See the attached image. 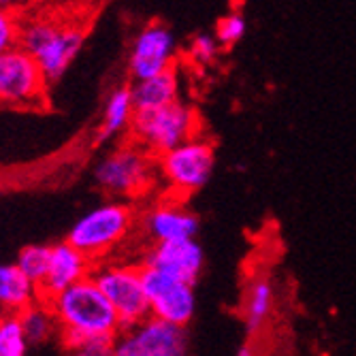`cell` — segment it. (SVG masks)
Masks as SVG:
<instances>
[{
  "mask_svg": "<svg viewBox=\"0 0 356 356\" xmlns=\"http://www.w3.org/2000/svg\"><path fill=\"white\" fill-rule=\"evenodd\" d=\"M30 343L17 312L0 316V356H24Z\"/></svg>",
  "mask_w": 356,
  "mask_h": 356,
  "instance_id": "ffe728a7",
  "label": "cell"
},
{
  "mask_svg": "<svg viewBox=\"0 0 356 356\" xmlns=\"http://www.w3.org/2000/svg\"><path fill=\"white\" fill-rule=\"evenodd\" d=\"M22 325L30 346H45L58 337V320L45 299H37L19 312Z\"/></svg>",
  "mask_w": 356,
  "mask_h": 356,
  "instance_id": "d6986e66",
  "label": "cell"
},
{
  "mask_svg": "<svg viewBox=\"0 0 356 356\" xmlns=\"http://www.w3.org/2000/svg\"><path fill=\"white\" fill-rule=\"evenodd\" d=\"M58 320V339L64 350H71L81 337L88 335H118L122 325L120 318L92 280V275L64 288L62 293L45 299Z\"/></svg>",
  "mask_w": 356,
  "mask_h": 356,
  "instance_id": "6da1fadb",
  "label": "cell"
},
{
  "mask_svg": "<svg viewBox=\"0 0 356 356\" xmlns=\"http://www.w3.org/2000/svg\"><path fill=\"white\" fill-rule=\"evenodd\" d=\"M177 41L173 30L160 22L147 24L135 37L128 54V73L135 79L152 77L175 64Z\"/></svg>",
  "mask_w": 356,
  "mask_h": 356,
  "instance_id": "8fae6325",
  "label": "cell"
},
{
  "mask_svg": "<svg viewBox=\"0 0 356 356\" xmlns=\"http://www.w3.org/2000/svg\"><path fill=\"white\" fill-rule=\"evenodd\" d=\"M141 265L160 269L169 275H175L179 280L194 284L203 273L205 252H203V245L197 241V237L160 241V243H154L145 252Z\"/></svg>",
  "mask_w": 356,
  "mask_h": 356,
  "instance_id": "7c38bea8",
  "label": "cell"
},
{
  "mask_svg": "<svg viewBox=\"0 0 356 356\" xmlns=\"http://www.w3.org/2000/svg\"><path fill=\"white\" fill-rule=\"evenodd\" d=\"M143 231L152 243L197 237L199 218L175 203H160L143 218Z\"/></svg>",
  "mask_w": 356,
  "mask_h": 356,
  "instance_id": "5bb4252c",
  "label": "cell"
},
{
  "mask_svg": "<svg viewBox=\"0 0 356 356\" xmlns=\"http://www.w3.org/2000/svg\"><path fill=\"white\" fill-rule=\"evenodd\" d=\"M248 32V22L243 17V13L233 11L229 15H224L218 26H216V39L220 43V47H233L237 45Z\"/></svg>",
  "mask_w": 356,
  "mask_h": 356,
  "instance_id": "7402d4cb",
  "label": "cell"
},
{
  "mask_svg": "<svg viewBox=\"0 0 356 356\" xmlns=\"http://www.w3.org/2000/svg\"><path fill=\"white\" fill-rule=\"evenodd\" d=\"M141 282L147 297L149 314L163 318L175 325L188 327L194 312H197V295H194V284L169 275L160 269L139 265Z\"/></svg>",
  "mask_w": 356,
  "mask_h": 356,
  "instance_id": "30bf717a",
  "label": "cell"
},
{
  "mask_svg": "<svg viewBox=\"0 0 356 356\" xmlns=\"http://www.w3.org/2000/svg\"><path fill=\"white\" fill-rule=\"evenodd\" d=\"M131 137L149 154L160 156L167 149L197 137L201 131L199 113L190 105L175 101L156 109L135 111L131 122Z\"/></svg>",
  "mask_w": 356,
  "mask_h": 356,
  "instance_id": "5b68a950",
  "label": "cell"
},
{
  "mask_svg": "<svg viewBox=\"0 0 356 356\" xmlns=\"http://www.w3.org/2000/svg\"><path fill=\"white\" fill-rule=\"evenodd\" d=\"M186 352V327L152 314L133 327L120 329L113 343L115 356H181Z\"/></svg>",
  "mask_w": 356,
  "mask_h": 356,
  "instance_id": "ba28073f",
  "label": "cell"
},
{
  "mask_svg": "<svg viewBox=\"0 0 356 356\" xmlns=\"http://www.w3.org/2000/svg\"><path fill=\"white\" fill-rule=\"evenodd\" d=\"M26 5H28V0H0V9L11 11V13H19Z\"/></svg>",
  "mask_w": 356,
  "mask_h": 356,
  "instance_id": "484cf974",
  "label": "cell"
},
{
  "mask_svg": "<svg viewBox=\"0 0 356 356\" xmlns=\"http://www.w3.org/2000/svg\"><path fill=\"white\" fill-rule=\"evenodd\" d=\"M92 273V261L77 250L69 241H60L51 245V256H49V267L39 284L41 299H49L58 293H62L64 288L73 286L75 282L88 277Z\"/></svg>",
  "mask_w": 356,
  "mask_h": 356,
  "instance_id": "4fadbf2b",
  "label": "cell"
},
{
  "mask_svg": "<svg viewBox=\"0 0 356 356\" xmlns=\"http://www.w3.org/2000/svg\"><path fill=\"white\" fill-rule=\"evenodd\" d=\"M49 81L39 62L15 45L0 54V105L9 109H45Z\"/></svg>",
  "mask_w": 356,
  "mask_h": 356,
  "instance_id": "8992f818",
  "label": "cell"
},
{
  "mask_svg": "<svg viewBox=\"0 0 356 356\" xmlns=\"http://www.w3.org/2000/svg\"><path fill=\"white\" fill-rule=\"evenodd\" d=\"M113 335H88L81 337L69 352L81 354V356H109L113 354Z\"/></svg>",
  "mask_w": 356,
  "mask_h": 356,
  "instance_id": "603a6c76",
  "label": "cell"
},
{
  "mask_svg": "<svg viewBox=\"0 0 356 356\" xmlns=\"http://www.w3.org/2000/svg\"><path fill=\"white\" fill-rule=\"evenodd\" d=\"M135 101L131 86H118L105 101V113L99 131V141H111L124 135L135 118Z\"/></svg>",
  "mask_w": 356,
  "mask_h": 356,
  "instance_id": "ac0fdd59",
  "label": "cell"
},
{
  "mask_svg": "<svg viewBox=\"0 0 356 356\" xmlns=\"http://www.w3.org/2000/svg\"><path fill=\"white\" fill-rule=\"evenodd\" d=\"M86 41L83 30L77 26L58 24L47 17H35L22 24L17 45L39 62L47 81L54 83L64 77Z\"/></svg>",
  "mask_w": 356,
  "mask_h": 356,
  "instance_id": "7a4b0ae2",
  "label": "cell"
},
{
  "mask_svg": "<svg viewBox=\"0 0 356 356\" xmlns=\"http://www.w3.org/2000/svg\"><path fill=\"white\" fill-rule=\"evenodd\" d=\"M156 158L160 175L179 194H192L205 188L216 169L213 145L201 137H192Z\"/></svg>",
  "mask_w": 356,
  "mask_h": 356,
  "instance_id": "52a82bcc",
  "label": "cell"
},
{
  "mask_svg": "<svg viewBox=\"0 0 356 356\" xmlns=\"http://www.w3.org/2000/svg\"><path fill=\"white\" fill-rule=\"evenodd\" d=\"M156 156L137 141H126L105 154L94 167V181L107 194L135 199L145 194L156 175Z\"/></svg>",
  "mask_w": 356,
  "mask_h": 356,
  "instance_id": "277c9868",
  "label": "cell"
},
{
  "mask_svg": "<svg viewBox=\"0 0 356 356\" xmlns=\"http://www.w3.org/2000/svg\"><path fill=\"white\" fill-rule=\"evenodd\" d=\"M92 280L113 305L122 329L133 327L149 316V305L141 282V269L133 265H99L92 269Z\"/></svg>",
  "mask_w": 356,
  "mask_h": 356,
  "instance_id": "9c48e42d",
  "label": "cell"
},
{
  "mask_svg": "<svg viewBox=\"0 0 356 356\" xmlns=\"http://www.w3.org/2000/svg\"><path fill=\"white\" fill-rule=\"evenodd\" d=\"M135 211L126 201H107L86 211L67 235V241L81 250L92 263L113 252L133 231Z\"/></svg>",
  "mask_w": 356,
  "mask_h": 356,
  "instance_id": "3957f363",
  "label": "cell"
},
{
  "mask_svg": "<svg viewBox=\"0 0 356 356\" xmlns=\"http://www.w3.org/2000/svg\"><path fill=\"white\" fill-rule=\"evenodd\" d=\"M275 305V286L269 275H256L248 290L243 301V325L250 335H258L267 325V320Z\"/></svg>",
  "mask_w": 356,
  "mask_h": 356,
  "instance_id": "2e32d148",
  "label": "cell"
},
{
  "mask_svg": "<svg viewBox=\"0 0 356 356\" xmlns=\"http://www.w3.org/2000/svg\"><path fill=\"white\" fill-rule=\"evenodd\" d=\"M49 256H51V245L32 243V245H26V248L19 250L15 265L39 286L43 282L45 273H47Z\"/></svg>",
  "mask_w": 356,
  "mask_h": 356,
  "instance_id": "44dd1931",
  "label": "cell"
},
{
  "mask_svg": "<svg viewBox=\"0 0 356 356\" xmlns=\"http://www.w3.org/2000/svg\"><path fill=\"white\" fill-rule=\"evenodd\" d=\"M218 49H220V43H218L216 35L213 37L211 35H199V37H194V41L190 45V58L205 67V64L216 60Z\"/></svg>",
  "mask_w": 356,
  "mask_h": 356,
  "instance_id": "d4e9b609",
  "label": "cell"
},
{
  "mask_svg": "<svg viewBox=\"0 0 356 356\" xmlns=\"http://www.w3.org/2000/svg\"><path fill=\"white\" fill-rule=\"evenodd\" d=\"M41 299L39 286L32 282L15 263L0 265V307L5 312H22Z\"/></svg>",
  "mask_w": 356,
  "mask_h": 356,
  "instance_id": "e0dca14e",
  "label": "cell"
},
{
  "mask_svg": "<svg viewBox=\"0 0 356 356\" xmlns=\"http://www.w3.org/2000/svg\"><path fill=\"white\" fill-rule=\"evenodd\" d=\"M19 28H22V22H19L17 13L0 9V54L17 45Z\"/></svg>",
  "mask_w": 356,
  "mask_h": 356,
  "instance_id": "cb8c5ba5",
  "label": "cell"
},
{
  "mask_svg": "<svg viewBox=\"0 0 356 356\" xmlns=\"http://www.w3.org/2000/svg\"><path fill=\"white\" fill-rule=\"evenodd\" d=\"M131 90H133V101H135L137 111L156 109V107L179 101V77H177V71L171 67L152 77L135 79Z\"/></svg>",
  "mask_w": 356,
  "mask_h": 356,
  "instance_id": "9a60e30c",
  "label": "cell"
}]
</instances>
